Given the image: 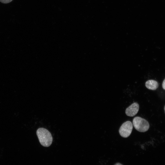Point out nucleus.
I'll use <instances>...</instances> for the list:
<instances>
[{"label":"nucleus","instance_id":"6e6552de","mask_svg":"<svg viewBox=\"0 0 165 165\" xmlns=\"http://www.w3.org/2000/svg\"><path fill=\"white\" fill-rule=\"evenodd\" d=\"M114 165H122V164H121V163H116Z\"/></svg>","mask_w":165,"mask_h":165},{"label":"nucleus","instance_id":"20e7f679","mask_svg":"<svg viewBox=\"0 0 165 165\" xmlns=\"http://www.w3.org/2000/svg\"><path fill=\"white\" fill-rule=\"evenodd\" d=\"M139 105L137 103L134 102L127 108L125 113L127 116L132 117L135 116L139 109Z\"/></svg>","mask_w":165,"mask_h":165},{"label":"nucleus","instance_id":"1a4fd4ad","mask_svg":"<svg viewBox=\"0 0 165 165\" xmlns=\"http://www.w3.org/2000/svg\"><path fill=\"white\" fill-rule=\"evenodd\" d=\"M164 112H165V106H164Z\"/></svg>","mask_w":165,"mask_h":165},{"label":"nucleus","instance_id":"f03ea898","mask_svg":"<svg viewBox=\"0 0 165 165\" xmlns=\"http://www.w3.org/2000/svg\"><path fill=\"white\" fill-rule=\"evenodd\" d=\"M133 124L135 128L140 132H145L147 131L149 128V124L148 122L140 117H134L133 120Z\"/></svg>","mask_w":165,"mask_h":165},{"label":"nucleus","instance_id":"f257e3e1","mask_svg":"<svg viewBox=\"0 0 165 165\" xmlns=\"http://www.w3.org/2000/svg\"><path fill=\"white\" fill-rule=\"evenodd\" d=\"M36 134L41 144L48 147L51 144L53 138L50 133L46 129L40 128L37 130Z\"/></svg>","mask_w":165,"mask_h":165},{"label":"nucleus","instance_id":"0eeeda50","mask_svg":"<svg viewBox=\"0 0 165 165\" xmlns=\"http://www.w3.org/2000/svg\"><path fill=\"white\" fill-rule=\"evenodd\" d=\"M162 86L163 87V88L164 90H165V79L163 80L162 84Z\"/></svg>","mask_w":165,"mask_h":165},{"label":"nucleus","instance_id":"39448f33","mask_svg":"<svg viewBox=\"0 0 165 165\" xmlns=\"http://www.w3.org/2000/svg\"><path fill=\"white\" fill-rule=\"evenodd\" d=\"M145 86L148 89L155 90H156L159 86L158 82L153 80H150L146 82L145 84Z\"/></svg>","mask_w":165,"mask_h":165},{"label":"nucleus","instance_id":"423d86ee","mask_svg":"<svg viewBox=\"0 0 165 165\" xmlns=\"http://www.w3.org/2000/svg\"><path fill=\"white\" fill-rule=\"evenodd\" d=\"M13 0H0V2L3 3H8L12 1Z\"/></svg>","mask_w":165,"mask_h":165},{"label":"nucleus","instance_id":"7ed1b4c3","mask_svg":"<svg viewBox=\"0 0 165 165\" xmlns=\"http://www.w3.org/2000/svg\"><path fill=\"white\" fill-rule=\"evenodd\" d=\"M133 125L132 123L129 121L124 123L121 126L119 130L120 135L123 138L128 137L132 131Z\"/></svg>","mask_w":165,"mask_h":165}]
</instances>
